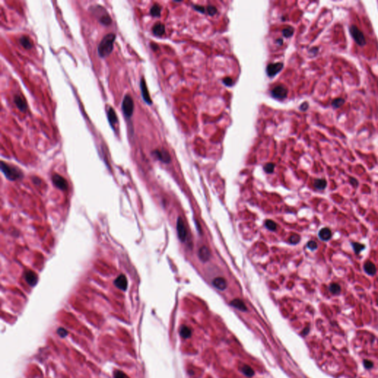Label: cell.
<instances>
[{
  "label": "cell",
  "instance_id": "obj_1",
  "mask_svg": "<svg viewBox=\"0 0 378 378\" xmlns=\"http://www.w3.org/2000/svg\"><path fill=\"white\" fill-rule=\"evenodd\" d=\"M115 35L114 33H108L106 35L98 44V53L100 57L105 58L113 51Z\"/></svg>",
  "mask_w": 378,
  "mask_h": 378
},
{
  "label": "cell",
  "instance_id": "obj_2",
  "mask_svg": "<svg viewBox=\"0 0 378 378\" xmlns=\"http://www.w3.org/2000/svg\"><path fill=\"white\" fill-rule=\"evenodd\" d=\"M1 170L5 176L10 180H17L21 179L23 177V174L19 168L13 166H10L5 162H1Z\"/></svg>",
  "mask_w": 378,
  "mask_h": 378
},
{
  "label": "cell",
  "instance_id": "obj_3",
  "mask_svg": "<svg viewBox=\"0 0 378 378\" xmlns=\"http://www.w3.org/2000/svg\"><path fill=\"white\" fill-rule=\"evenodd\" d=\"M93 12H94V13H95L97 19H98L99 22L103 25H109L112 23V19L109 17L107 11H106L105 9L102 8L100 5H98L95 8L94 7V11Z\"/></svg>",
  "mask_w": 378,
  "mask_h": 378
},
{
  "label": "cell",
  "instance_id": "obj_4",
  "mask_svg": "<svg viewBox=\"0 0 378 378\" xmlns=\"http://www.w3.org/2000/svg\"><path fill=\"white\" fill-rule=\"evenodd\" d=\"M122 111L126 118H130L133 114L134 101L129 95H126L122 101Z\"/></svg>",
  "mask_w": 378,
  "mask_h": 378
},
{
  "label": "cell",
  "instance_id": "obj_5",
  "mask_svg": "<svg viewBox=\"0 0 378 378\" xmlns=\"http://www.w3.org/2000/svg\"><path fill=\"white\" fill-rule=\"evenodd\" d=\"M349 32L352 38L354 39V42L357 43L358 45L364 46L366 44V40H365L363 32L359 30L357 26L351 25L349 27Z\"/></svg>",
  "mask_w": 378,
  "mask_h": 378
},
{
  "label": "cell",
  "instance_id": "obj_6",
  "mask_svg": "<svg viewBox=\"0 0 378 378\" xmlns=\"http://www.w3.org/2000/svg\"><path fill=\"white\" fill-rule=\"evenodd\" d=\"M177 235H178L179 239L181 241H185L186 239V236H187V233H186V229L185 224H184L182 219L179 216L177 221Z\"/></svg>",
  "mask_w": 378,
  "mask_h": 378
},
{
  "label": "cell",
  "instance_id": "obj_7",
  "mask_svg": "<svg viewBox=\"0 0 378 378\" xmlns=\"http://www.w3.org/2000/svg\"><path fill=\"white\" fill-rule=\"evenodd\" d=\"M288 90L285 87L282 85L276 86L271 90V95L276 99H284L287 95Z\"/></svg>",
  "mask_w": 378,
  "mask_h": 378
},
{
  "label": "cell",
  "instance_id": "obj_8",
  "mask_svg": "<svg viewBox=\"0 0 378 378\" xmlns=\"http://www.w3.org/2000/svg\"><path fill=\"white\" fill-rule=\"evenodd\" d=\"M152 154H153L154 156H155L156 158L162 161L164 163H169L171 162V157H170L169 153L166 150L157 149L152 152Z\"/></svg>",
  "mask_w": 378,
  "mask_h": 378
},
{
  "label": "cell",
  "instance_id": "obj_9",
  "mask_svg": "<svg viewBox=\"0 0 378 378\" xmlns=\"http://www.w3.org/2000/svg\"><path fill=\"white\" fill-rule=\"evenodd\" d=\"M52 180H53V184L56 186L57 188L61 190H67L68 188L67 181L62 177L61 175L54 174L52 177Z\"/></svg>",
  "mask_w": 378,
  "mask_h": 378
},
{
  "label": "cell",
  "instance_id": "obj_10",
  "mask_svg": "<svg viewBox=\"0 0 378 378\" xmlns=\"http://www.w3.org/2000/svg\"><path fill=\"white\" fill-rule=\"evenodd\" d=\"M140 87L141 94H142V97H143V100H144V101L146 102V103H148V104L151 105L152 103L151 97H150L149 95V92H148L147 86H146V80H145V79L143 78H141Z\"/></svg>",
  "mask_w": 378,
  "mask_h": 378
},
{
  "label": "cell",
  "instance_id": "obj_11",
  "mask_svg": "<svg viewBox=\"0 0 378 378\" xmlns=\"http://www.w3.org/2000/svg\"><path fill=\"white\" fill-rule=\"evenodd\" d=\"M283 68L282 63H273L268 64L267 67V74L269 77H273L277 75Z\"/></svg>",
  "mask_w": 378,
  "mask_h": 378
},
{
  "label": "cell",
  "instance_id": "obj_12",
  "mask_svg": "<svg viewBox=\"0 0 378 378\" xmlns=\"http://www.w3.org/2000/svg\"><path fill=\"white\" fill-rule=\"evenodd\" d=\"M24 277L28 284L31 286H34L38 282V276L36 273L32 270H26L24 273Z\"/></svg>",
  "mask_w": 378,
  "mask_h": 378
},
{
  "label": "cell",
  "instance_id": "obj_13",
  "mask_svg": "<svg viewBox=\"0 0 378 378\" xmlns=\"http://www.w3.org/2000/svg\"><path fill=\"white\" fill-rule=\"evenodd\" d=\"M114 284L118 288H119V289L121 290H123V291L126 290L127 286H128V282H127L126 277L124 275H123V274L120 275L119 276L114 280Z\"/></svg>",
  "mask_w": 378,
  "mask_h": 378
},
{
  "label": "cell",
  "instance_id": "obj_14",
  "mask_svg": "<svg viewBox=\"0 0 378 378\" xmlns=\"http://www.w3.org/2000/svg\"><path fill=\"white\" fill-rule=\"evenodd\" d=\"M198 257L202 262H207L210 259L211 252L206 246H202L198 251Z\"/></svg>",
  "mask_w": 378,
  "mask_h": 378
},
{
  "label": "cell",
  "instance_id": "obj_15",
  "mask_svg": "<svg viewBox=\"0 0 378 378\" xmlns=\"http://www.w3.org/2000/svg\"><path fill=\"white\" fill-rule=\"evenodd\" d=\"M212 284L214 287L219 290H225L227 288V282L223 277H216L213 280Z\"/></svg>",
  "mask_w": 378,
  "mask_h": 378
},
{
  "label": "cell",
  "instance_id": "obj_16",
  "mask_svg": "<svg viewBox=\"0 0 378 378\" xmlns=\"http://www.w3.org/2000/svg\"><path fill=\"white\" fill-rule=\"evenodd\" d=\"M13 101H14V103H15L16 106L17 107V108L19 109L21 112H25L27 107H27V103H26L25 101H24V100L23 99L20 95H16L13 98Z\"/></svg>",
  "mask_w": 378,
  "mask_h": 378
},
{
  "label": "cell",
  "instance_id": "obj_17",
  "mask_svg": "<svg viewBox=\"0 0 378 378\" xmlns=\"http://www.w3.org/2000/svg\"><path fill=\"white\" fill-rule=\"evenodd\" d=\"M107 118H108V121L110 125L114 128V125L118 123V117L115 111L112 107H109L108 111H107Z\"/></svg>",
  "mask_w": 378,
  "mask_h": 378
},
{
  "label": "cell",
  "instance_id": "obj_18",
  "mask_svg": "<svg viewBox=\"0 0 378 378\" xmlns=\"http://www.w3.org/2000/svg\"><path fill=\"white\" fill-rule=\"evenodd\" d=\"M318 236L322 241H329L330 238L332 237V232H331V230L329 228L324 227L319 231Z\"/></svg>",
  "mask_w": 378,
  "mask_h": 378
},
{
  "label": "cell",
  "instance_id": "obj_19",
  "mask_svg": "<svg viewBox=\"0 0 378 378\" xmlns=\"http://www.w3.org/2000/svg\"><path fill=\"white\" fill-rule=\"evenodd\" d=\"M230 305L233 306L234 307L236 308V309H239L240 311H242V312L247 311L246 306H245V303H244L241 299H239V298L234 299V300L230 302Z\"/></svg>",
  "mask_w": 378,
  "mask_h": 378
},
{
  "label": "cell",
  "instance_id": "obj_20",
  "mask_svg": "<svg viewBox=\"0 0 378 378\" xmlns=\"http://www.w3.org/2000/svg\"><path fill=\"white\" fill-rule=\"evenodd\" d=\"M363 268H364L365 273H366L367 274H369V275H373L376 273V272H377V269H376L375 265L369 261H366V262L365 263L364 266H363Z\"/></svg>",
  "mask_w": 378,
  "mask_h": 378
},
{
  "label": "cell",
  "instance_id": "obj_21",
  "mask_svg": "<svg viewBox=\"0 0 378 378\" xmlns=\"http://www.w3.org/2000/svg\"><path fill=\"white\" fill-rule=\"evenodd\" d=\"M165 25L161 23H157L152 28V32L157 36H161L165 33Z\"/></svg>",
  "mask_w": 378,
  "mask_h": 378
},
{
  "label": "cell",
  "instance_id": "obj_22",
  "mask_svg": "<svg viewBox=\"0 0 378 378\" xmlns=\"http://www.w3.org/2000/svg\"><path fill=\"white\" fill-rule=\"evenodd\" d=\"M19 42L21 44V46L25 49H31L33 47V42L30 40V39L26 36H22L20 39H19Z\"/></svg>",
  "mask_w": 378,
  "mask_h": 378
},
{
  "label": "cell",
  "instance_id": "obj_23",
  "mask_svg": "<svg viewBox=\"0 0 378 378\" xmlns=\"http://www.w3.org/2000/svg\"><path fill=\"white\" fill-rule=\"evenodd\" d=\"M191 329L187 326H182L180 329V334L182 338H189L191 336Z\"/></svg>",
  "mask_w": 378,
  "mask_h": 378
},
{
  "label": "cell",
  "instance_id": "obj_24",
  "mask_svg": "<svg viewBox=\"0 0 378 378\" xmlns=\"http://www.w3.org/2000/svg\"><path fill=\"white\" fill-rule=\"evenodd\" d=\"M327 185V180L324 179H316L314 181V186L315 189L318 190H324L326 189Z\"/></svg>",
  "mask_w": 378,
  "mask_h": 378
},
{
  "label": "cell",
  "instance_id": "obj_25",
  "mask_svg": "<svg viewBox=\"0 0 378 378\" xmlns=\"http://www.w3.org/2000/svg\"><path fill=\"white\" fill-rule=\"evenodd\" d=\"M150 13L152 17H159L161 15V7L158 4H155L150 10Z\"/></svg>",
  "mask_w": 378,
  "mask_h": 378
},
{
  "label": "cell",
  "instance_id": "obj_26",
  "mask_svg": "<svg viewBox=\"0 0 378 378\" xmlns=\"http://www.w3.org/2000/svg\"><path fill=\"white\" fill-rule=\"evenodd\" d=\"M241 372L247 376V377H253L254 375V371L250 366L248 365H245L241 368Z\"/></svg>",
  "mask_w": 378,
  "mask_h": 378
},
{
  "label": "cell",
  "instance_id": "obj_27",
  "mask_svg": "<svg viewBox=\"0 0 378 378\" xmlns=\"http://www.w3.org/2000/svg\"><path fill=\"white\" fill-rule=\"evenodd\" d=\"M344 103H345V100L343 99V98H335V99L333 100V101L332 102V106L333 107V108H335V109L340 108L342 105L344 104Z\"/></svg>",
  "mask_w": 378,
  "mask_h": 378
},
{
  "label": "cell",
  "instance_id": "obj_28",
  "mask_svg": "<svg viewBox=\"0 0 378 378\" xmlns=\"http://www.w3.org/2000/svg\"><path fill=\"white\" fill-rule=\"evenodd\" d=\"M352 246L353 248V250H354V251L356 254H359L362 250L365 249L364 245L358 242H352Z\"/></svg>",
  "mask_w": 378,
  "mask_h": 378
},
{
  "label": "cell",
  "instance_id": "obj_29",
  "mask_svg": "<svg viewBox=\"0 0 378 378\" xmlns=\"http://www.w3.org/2000/svg\"><path fill=\"white\" fill-rule=\"evenodd\" d=\"M329 290H330L331 293H332V294L334 295H337V294H339L340 293V286L338 284H336V283H332V284H330V286H329Z\"/></svg>",
  "mask_w": 378,
  "mask_h": 378
},
{
  "label": "cell",
  "instance_id": "obj_30",
  "mask_svg": "<svg viewBox=\"0 0 378 378\" xmlns=\"http://www.w3.org/2000/svg\"><path fill=\"white\" fill-rule=\"evenodd\" d=\"M265 226H266L267 228L268 229V230L274 231L276 230L277 228V225L276 223H274L273 220H267L266 223H265Z\"/></svg>",
  "mask_w": 378,
  "mask_h": 378
},
{
  "label": "cell",
  "instance_id": "obj_31",
  "mask_svg": "<svg viewBox=\"0 0 378 378\" xmlns=\"http://www.w3.org/2000/svg\"><path fill=\"white\" fill-rule=\"evenodd\" d=\"M293 33H294V29H293V28H291V27H287V28H284V29L282 30L283 36H284V37H286V38H289V37L292 36Z\"/></svg>",
  "mask_w": 378,
  "mask_h": 378
},
{
  "label": "cell",
  "instance_id": "obj_32",
  "mask_svg": "<svg viewBox=\"0 0 378 378\" xmlns=\"http://www.w3.org/2000/svg\"><path fill=\"white\" fill-rule=\"evenodd\" d=\"M274 168H275V165H274L273 163H267L264 166V169L265 172H267L268 174L273 173L274 171Z\"/></svg>",
  "mask_w": 378,
  "mask_h": 378
},
{
  "label": "cell",
  "instance_id": "obj_33",
  "mask_svg": "<svg viewBox=\"0 0 378 378\" xmlns=\"http://www.w3.org/2000/svg\"><path fill=\"white\" fill-rule=\"evenodd\" d=\"M300 236H298V234H293L290 237V242L293 245H296L300 241Z\"/></svg>",
  "mask_w": 378,
  "mask_h": 378
},
{
  "label": "cell",
  "instance_id": "obj_34",
  "mask_svg": "<svg viewBox=\"0 0 378 378\" xmlns=\"http://www.w3.org/2000/svg\"><path fill=\"white\" fill-rule=\"evenodd\" d=\"M207 12L209 15L213 17L215 14L217 13V8L214 7V5H208L207 8Z\"/></svg>",
  "mask_w": 378,
  "mask_h": 378
},
{
  "label": "cell",
  "instance_id": "obj_35",
  "mask_svg": "<svg viewBox=\"0 0 378 378\" xmlns=\"http://www.w3.org/2000/svg\"><path fill=\"white\" fill-rule=\"evenodd\" d=\"M57 333H58V335L61 337V338H64V337H66L68 335L67 330V329H64V328H59V329H58V330H57Z\"/></svg>",
  "mask_w": 378,
  "mask_h": 378
},
{
  "label": "cell",
  "instance_id": "obj_36",
  "mask_svg": "<svg viewBox=\"0 0 378 378\" xmlns=\"http://www.w3.org/2000/svg\"><path fill=\"white\" fill-rule=\"evenodd\" d=\"M114 378H127V377L123 372L117 370L114 373Z\"/></svg>",
  "mask_w": 378,
  "mask_h": 378
},
{
  "label": "cell",
  "instance_id": "obj_37",
  "mask_svg": "<svg viewBox=\"0 0 378 378\" xmlns=\"http://www.w3.org/2000/svg\"><path fill=\"white\" fill-rule=\"evenodd\" d=\"M307 248L310 249L311 250H315V249H317V248H318V245H317V243L315 242V241H309V242L307 243Z\"/></svg>",
  "mask_w": 378,
  "mask_h": 378
},
{
  "label": "cell",
  "instance_id": "obj_38",
  "mask_svg": "<svg viewBox=\"0 0 378 378\" xmlns=\"http://www.w3.org/2000/svg\"><path fill=\"white\" fill-rule=\"evenodd\" d=\"M223 81L227 87H231V86H233V84H234L233 79L231 78H229V77H226V78H223Z\"/></svg>",
  "mask_w": 378,
  "mask_h": 378
},
{
  "label": "cell",
  "instance_id": "obj_39",
  "mask_svg": "<svg viewBox=\"0 0 378 378\" xmlns=\"http://www.w3.org/2000/svg\"><path fill=\"white\" fill-rule=\"evenodd\" d=\"M193 8H194V10H197L198 12H200V13H205V9L203 6H201V5H193Z\"/></svg>",
  "mask_w": 378,
  "mask_h": 378
},
{
  "label": "cell",
  "instance_id": "obj_40",
  "mask_svg": "<svg viewBox=\"0 0 378 378\" xmlns=\"http://www.w3.org/2000/svg\"><path fill=\"white\" fill-rule=\"evenodd\" d=\"M363 365H364V366L366 369H371L373 366V363L368 361V360H365V361H363Z\"/></svg>",
  "mask_w": 378,
  "mask_h": 378
},
{
  "label": "cell",
  "instance_id": "obj_41",
  "mask_svg": "<svg viewBox=\"0 0 378 378\" xmlns=\"http://www.w3.org/2000/svg\"><path fill=\"white\" fill-rule=\"evenodd\" d=\"M308 107H309V104H308V103H307V102H304V103H303L300 106V109L302 111H306L308 109Z\"/></svg>",
  "mask_w": 378,
  "mask_h": 378
},
{
  "label": "cell",
  "instance_id": "obj_42",
  "mask_svg": "<svg viewBox=\"0 0 378 378\" xmlns=\"http://www.w3.org/2000/svg\"><path fill=\"white\" fill-rule=\"evenodd\" d=\"M350 182L352 184L353 186H357L358 185L357 180L354 178H350Z\"/></svg>",
  "mask_w": 378,
  "mask_h": 378
},
{
  "label": "cell",
  "instance_id": "obj_43",
  "mask_svg": "<svg viewBox=\"0 0 378 378\" xmlns=\"http://www.w3.org/2000/svg\"><path fill=\"white\" fill-rule=\"evenodd\" d=\"M151 47H152V50H154V51H157V50L158 49V46H157L156 44H155V43H152Z\"/></svg>",
  "mask_w": 378,
  "mask_h": 378
},
{
  "label": "cell",
  "instance_id": "obj_44",
  "mask_svg": "<svg viewBox=\"0 0 378 378\" xmlns=\"http://www.w3.org/2000/svg\"><path fill=\"white\" fill-rule=\"evenodd\" d=\"M276 42L277 44H279V45H282V44H283V40H282V39H278L277 40H276V42Z\"/></svg>",
  "mask_w": 378,
  "mask_h": 378
}]
</instances>
